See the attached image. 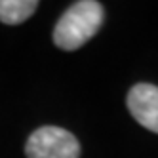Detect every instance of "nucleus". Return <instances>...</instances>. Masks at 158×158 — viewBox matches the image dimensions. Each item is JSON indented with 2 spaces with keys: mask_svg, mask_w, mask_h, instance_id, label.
<instances>
[{
  "mask_svg": "<svg viewBox=\"0 0 158 158\" xmlns=\"http://www.w3.org/2000/svg\"><path fill=\"white\" fill-rule=\"evenodd\" d=\"M128 109L143 128L158 133V88L152 84H135L128 94Z\"/></svg>",
  "mask_w": 158,
  "mask_h": 158,
  "instance_id": "3",
  "label": "nucleus"
},
{
  "mask_svg": "<svg viewBox=\"0 0 158 158\" xmlns=\"http://www.w3.org/2000/svg\"><path fill=\"white\" fill-rule=\"evenodd\" d=\"M25 154L27 158H80V143L63 128L42 126L27 139Z\"/></svg>",
  "mask_w": 158,
  "mask_h": 158,
  "instance_id": "2",
  "label": "nucleus"
},
{
  "mask_svg": "<svg viewBox=\"0 0 158 158\" xmlns=\"http://www.w3.org/2000/svg\"><path fill=\"white\" fill-rule=\"evenodd\" d=\"M103 15V6L95 0L74 2L55 23L53 44L67 52L78 50L101 29Z\"/></svg>",
  "mask_w": 158,
  "mask_h": 158,
  "instance_id": "1",
  "label": "nucleus"
},
{
  "mask_svg": "<svg viewBox=\"0 0 158 158\" xmlns=\"http://www.w3.org/2000/svg\"><path fill=\"white\" fill-rule=\"evenodd\" d=\"M36 0H0V21L6 25H19L36 12Z\"/></svg>",
  "mask_w": 158,
  "mask_h": 158,
  "instance_id": "4",
  "label": "nucleus"
}]
</instances>
